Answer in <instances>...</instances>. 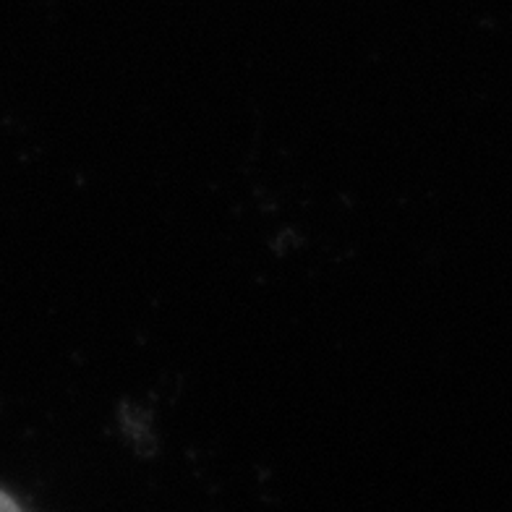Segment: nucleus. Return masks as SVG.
I'll use <instances>...</instances> for the list:
<instances>
[{"instance_id": "1", "label": "nucleus", "mask_w": 512, "mask_h": 512, "mask_svg": "<svg viewBox=\"0 0 512 512\" xmlns=\"http://www.w3.org/2000/svg\"><path fill=\"white\" fill-rule=\"evenodd\" d=\"M0 512H24L14 497L0 489Z\"/></svg>"}]
</instances>
